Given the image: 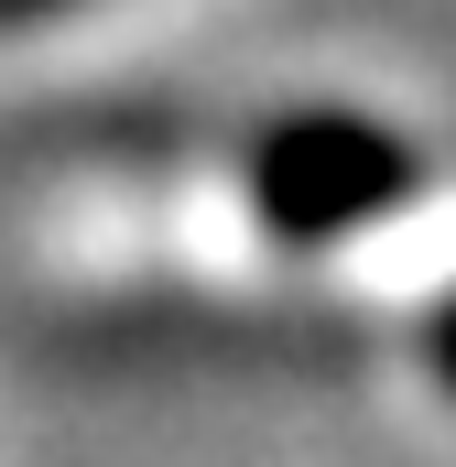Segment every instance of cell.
<instances>
[{"label":"cell","instance_id":"cell-1","mask_svg":"<svg viewBox=\"0 0 456 467\" xmlns=\"http://www.w3.org/2000/svg\"><path fill=\"white\" fill-rule=\"evenodd\" d=\"M239 185H250V218L294 250H326V239H358L380 229L413 185H424V152L402 130L358 109H294L272 119L250 152H239Z\"/></svg>","mask_w":456,"mask_h":467},{"label":"cell","instance_id":"cell-2","mask_svg":"<svg viewBox=\"0 0 456 467\" xmlns=\"http://www.w3.org/2000/svg\"><path fill=\"white\" fill-rule=\"evenodd\" d=\"M424 358H435V380H446V391H456V294H446V316L424 327Z\"/></svg>","mask_w":456,"mask_h":467},{"label":"cell","instance_id":"cell-3","mask_svg":"<svg viewBox=\"0 0 456 467\" xmlns=\"http://www.w3.org/2000/svg\"><path fill=\"white\" fill-rule=\"evenodd\" d=\"M44 11H66V0H0V22H44Z\"/></svg>","mask_w":456,"mask_h":467}]
</instances>
